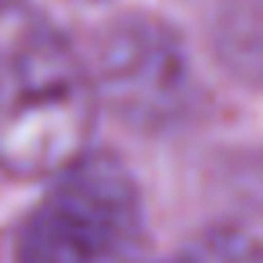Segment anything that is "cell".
I'll use <instances>...</instances> for the list:
<instances>
[{"label":"cell","mask_w":263,"mask_h":263,"mask_svg":"<svg viewBox=\"0 0 263 263\" xmlns=\"http://www.w3.org/2000/svg\"><path fill=\"white\" fill-rule=\"evenodd\" d=\"M98 94L69 36L29 0H0V170L36 180L83 159Z\"/></svg>","instance_id":"cell-1"},{"label":"cell","mask_w":263,"mask_h":263,"mask_svg":"<svg viewBox=\"0 0 263 263\" xmlns=\"http://www.w3.org/2000/svg\"><path fill=\"white\" fill-rule=\"evenodd\" d=\"M144 238L141 191L116 155H83L54 177L15 238V263H130Z\"/></svg>","instance_id":"cell-2"},{"label":"cell","mask_w":263,"mask_h":263,"mask_svg":"<svg viewBox=\"0 0 263 263\" xmlns=\"http://www.w3.org/2000/svg\"><path fill=\"white\" fill-rule=\"evenodd\" d=\"M105 83L116 101L130 108L126 116H166L184 87V69L162 33L130 22L105 47Z\"/></svg>","instance_id":"cell-3"},{"label":"cell","mask_w":263,"mask_h":263,"mask_svg":"<svg viewBox=\"0 0 263 263\" xmlns=\"http://www.w3.org/2000/svg\"><path fill=\"white\" fill-rule=\"evenodd\" d=\"M191 263H263V249L252 241H238V238H216L202 249L198 259Z\"/></svg>","instance_id":"cell-4"}]
</instances>
